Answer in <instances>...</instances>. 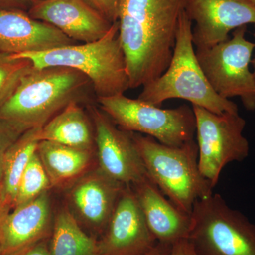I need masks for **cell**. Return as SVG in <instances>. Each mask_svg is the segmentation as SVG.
<instances>
[{"instance_id":"25","label":"cell","mask_w":255,"mask_h":255,"mask_svg":"<svg viewBox=\"0 0 255 255\" xmlns=\"http://www.w3.org/2000/svg\"><path fill=\"white\" fill-rule=\"evenodd\" d=\"M84 1L110 23L117 22L118 20L120 0H84Z\"/></svg>"},{"instance_id":"31","label":"cell","mask_w":255,"mask_h":255,"mask_svg":"<svg viewBox=\"0 0 255 255\" xmlns=\"http://www.w3.org/2000/svg\"><path fill=\"white\" fill-rule=\"evenodd\" d=\"M252 65H253V75H254L255 79V56L254 58L252 59L251 61Z\"/></svg>"},{"instance_id":"27","label":"cell","mask_w":255,"mask_h":255,"mask_svg":"<svg viewBox=\"0 0 255 255\" xmlns=\"http://www.w3.org/2000/svg\"><path fill=\"white\" fill-rule=\"evenodd\" d=\"M169 255H199L188 239H182L172 245Z\"/></svg>"},{"instance_id":"1","label":"cell","mask_w":255,"mask_h":255,"mask_svg":"<svg viewBox=\"0 0 255 255\" xmlns=\"http://www.w3.org/2000/svg\"><path fill=\"white\" fill-rule=\"evenodd\" d=\"M188 0H120L119 38L130 89L145 86L168 68L179 16Z\"/></svg>"},{"instance_id":"18","label":"cell","mask_w":255,"mask_h":255,"mask_svg":"<svg viewBox=\"0 0 255 255\" xmlns=\"http://www.w3.org/2000/svg\"><path fill=\"white\" fill-rule=\"evenodd\" d=\"M40 140L92 150L95 133L91 122L78 102H73L41 128Z\"/></svg>"},{"instance_id":"29","label":"cell","mask_w":255,"mask_h":255,"mask_svg":"<svg viewBox=\"0 0 255 255\" xmlns=\"http://www.w3.org/2000/svg\"><path fill=\"white\" fill-rule=\"evenodd\" d=\"M172 245L158 243L155 248L143 255H169L172 251Z\"/></svg>"},{"instance_id":"12","label":"cell","mask_w":255,"mask_h":255,"mask_svg":"<svg viewBox=\"0 0 255 255\" xmlns=\"http://www.w3.org/2000/svg\"><path fill=\"white\" fill-rule=\"evenodd\" d=\"M157 243L133 191L131 187H126L98 241L99 255H143Z\"/></svg>"},{"instance_id":"2","label":"cell","mask_w":255,"mask_h":255,"mask_svg":"<svg viewBox=\"0 0 255 255\" xmlns=\"http://www.w3.org/2000/svg\"><path fill=\"white\" fill-rule=\"evenodd\" d=\"M90 85V80L74 69L33 68L0 106V118L26 130L43 127L67 106L85 97Z\"/></svg>"},{"instance_id":"17","label":"cell","mask_w":255,"mask_h":255,"mask_svg":"<svg viewBox=\"0 0 255 255\" xmlns=\"http://www.w3.org/2000/svg\"><path fill=\"white\" fill-rule=\"evenodd\" d=\"M145 217L147 226L158 243L173 245L188 239L190 215L180 211L165 199L157 185L147 177L130 186Z\"/></svg>"},{"instance_id":"22","label":"cell","mask_w":255,"mask_h":255,"mask_svg":"<svg viewBox=\"0 0 255 255\" xmlns=\"http://www.w3.org/2000/svg\"><path fill=\"white\" fill-rule=\"evenodd\" d=\"M50 188L49 178L36 151L21 177L14 208L33 200Z\"/></svg>"},{"instance_id":"6","label":"cell","mask_w":255,"mask_h":255,"mask_svg":"<svg viewBox=\"0 0 255 255\" xmlns=\"http://www.w3.org/2000/svg\"><path fill=\"white\" fill-rule=\"evenodd\" d=\"M188 240L199 255H255V225L212 194L194 203Z\"/></svg>"},{"instance_id":"15","label":"cell","mask_w":255,"mask_h":255,"mask_svg":"<svg viewBox=\"0 0 255 255\" xmlns=\"http://www.w3.org/2000/svg\"><path fill=\"white\" fill-rule=\"evenodd\" d=\"M48 23L20 11L0 10V53L16 55L76 44Z\"/></svg>"},{"instance_id":"4","label":"cell","mask_w":255,"mask_h":255,"mask_svg":"<svg viewBox=\"0 0 255 255\" xmlns=\"http://www.w3.org/2000/svg\"><path fill=\"white\" fill-rule=\"evenodd\" d=\"M142 87L137 99L157 107L171 99H182L216 114L238 113L237 105L217 95L206 78L194 49L192 21L185 10L179 16L175 46L168 68Z\"/></svg>"},{"instance_id":"23","label":"cell","mask_w":255,"mask_h":255,"mask_svg":"<svg viewBox=\"0 0 255 255\" xmlns=\"http://www.w3.org/2000/svg\"><path fill=\"white\" fill-rule=\"evenodd\" d=\"M33 68L27 59H12L0 53V106L14 91L21 78Z\"/></svg>"},{"instance_id":"13","label":"cell","mask_w":255,"mask_h":255,"mask_svg":"<svg viewBox=\"0 0 255 255\" xmlns=\"http://www.w3.org/2000/svg\"><path fill=\"white\" fill-rule=\"evenodd\" d=\"M29 16L48 23L75 41L90 43L105 36L113 23L84 0H31Z\"/></svg>"},{"instance_id":"28","label":"cell","mask_w":255,"mask_h":255,"mask_svg":"<svg viewBox=\"0 0 255 255\" xmlns=\"http://www.w3.org/2000/svg\"><path fill=\"white\" fill-rule=\"evenodd\" d=\"M12 209L10 207L5 199L2 183H0V223L9 214Z\"/></svg>"},{"instance_id":"26","label":"cell","mask_w":255,"mask_h":255,"mask_svg":"<svg viewBox=\"0 0 255 255\" xmlns=\"http://www.w3.org/2000/svg\"><path fill=\"white\" fill-rule=\"evenodd\" d=\"M50 241V238L43 240L27 248H23L21 251L7 255H51Z\"/></svg>"},{"instance_id":"3","label":"cell","mask_w":255,"mask_h":255,"mask_svg":"<svg viewBox=\"0 0 255 255\" xmlns=\"http://www.w3.org/2000/svg\"><path fill=\"white\" fill-rule=\"evenodd\" d=\"M9 57L27 59L36 69L62 67L78 70L91 82L97 98L122 95L130 88L125 56L119 41L118 21L97 41Z\"/></svg>"},{"instance_id":"10","label":"cell","mask_w":255,"mask_h":255,"mask_svg":"<svg viewBox=\"0 0 255 255\" xmlns=\"http://www.w3.org/2000/svg\"><path fill=\"white\" fill-rule=\"evenodd\" d=\"M98 168L115 182L130 187L148 177L132 132L126 131L102 110L93 108Z\"/></svg>"},{"instance_id":"8","label":"cell","mask_w":255,"mask_h":255,"mask_svg":"<svg viewBox=\"0 0 255 255\" xmlns=\"http://www.w3.org/2000/svg\"><path fill=\"white\" fill-rule=\"evenodd\" d=\"M247 26L233 31L229 39L211 48L196 49L206 78L217 95L238 97L248 111L255 110V79L250 70L255 43L246 38Z\"/></svg>"},{"instance_id":"32","label":"cell","mask_w":255,"mask_h":255,"mask_svg":"<svg viewBox=\"0 0 255 255\" xmlns=\"http://www.w3.org/2000/svg\"><path fill=\"white\" fill-rule=\"evenodd\" d=\"M0 255H3L2 250H1V246H0Z\"/></svg>"},{"instance_id":"5","label":"cell","mask_w":255,"mask_h":255,"mask_svg":"<svg viewBox=\"0 0 255 255\" xmlns=\"http://www.w3.org/2000/svg\"><path fill=\"white\" fill-rule=\"evenodd\" d=\"M151 180L176 207L191 215L196 200L213 194L211 183L199 168V147L192 140L174 147L132 132Z\"/></svg>"},{"instance_id":"19","label":"cell","mask_w":255,"mask_h":255,"mask_svg":"<svg viewBox=\"0 0 255 255\" xmlns=\"http://www.w3.org/2000/svg\"><path fill=\"white\" fill-rule=\"evenodd\" d=\"M52 187H62L78 179L90 167L92 151L41 140L37 149Z\"/></svg>"},{"instance_id":"21","label":"cell","mask_w":255,"mask_h":255,"mask_svg":"<svg viewBox=\"0 0 255 255\" xmlns=\"http://www.w3.org/2000/svg\"><path fill=\"white\" fill-rule=\"evenodd\" d=\"M42 127L33 128L23 132L11 146L5 157L2 185L5 199L11 209L15 201L20 181L26 166L36 153L40 141Z\"/></svg>"},{"instance_id":"20","label":"cell","mask_w":255,"mask_h":255,"mask_svg":"<svg viewBox=\"0 0 255 255\" xmlns=\"http://www.w3.org/2000/svg\"><path fill=\"white\" fill-rule=\"evenodd\" d=\"M50 247L51 255H99L98 241L85 233L68 207L55 218Z\"/></svg>"},{"instance_id":"24","label":"cell","mask_w":255,"mask_h":255,"mask_svg":"<svg viewBox=\"0 0 255 255\" xmlns=\"http://www.w3.org/2000/svg\"><path fill=\"white\" fill-rule=\"evenodd\" d=\"M25 131L26 130L23 128L0 118V183L2 182L6 153Z\"/></svg>"},{"instance_id":"33","label":"cell","mask_w":255,"mask_h":255,"mask_svg":"<svg viewBox=\"0 0 255 255\" xmlns=\"http://www.w3.org/2000/svg\"><path fill=\"white\" fill-rule=\"evenodd\" d=\"M251 1H252V2L254 3V4H255V0H251Z\"/></svg>"},{"instance_id":"11","label":"cell","mask_w":255,"mask_h":255,"mask_svg":"<svg viewBox=\"0 0 255 255\" xmlns=\"http://www.w3.org/2000/svg\"><path fill=\"white\" fill-rule=\"evenodd\" d=\"M196 49L211 48L229 39V33L248 24L255 26V4L251 0H188Z\"/></svg>"},{"instance_id":"7","label":"cell","mask_w":255,"mask_h":255,"mask_svg":"<svg viewBox=\"0 0 255 255\" xmlns=\"http://www.w3.org/2000/svg\"><path fill=\"white\" fill-rule=\"evenodd\" d=\"M97 101L101 110L126 131L146 134L163 145L174 147L194 140L195 115L187 105L164 110L124 94L99 97Z\"/></svg>"},{"instance_id":"30","label":"cell","mask_w":255,"mask_h":255,"mask_svg":"<svg viewBox=\"0 0 255 255\" xmlns=\"http://www.w3.org/2000/svg\"><path fill=\"white\" fill-rule=\"evenodd\" d=\"M1 1L11 3H22L23 1H26V0H1Z\"/></svg>"},{"instance_id":"16","label":"cell","mask_w":255,"mask_h":255,"mask_svg":"<svg viewBox=\"0 0 255 255\" xmlns=\"http://www.w3.org/2000/svg\"><path fill=\"white\" fill-rule=\"evenodd\" d=\"M125 187L98 168L78 179L69 198L82 222L97 232L104 233Z\"/></svg>"},{"instance_id":"9","label":"cell","mask_w":255,"mask_h":255,"mask_svg":"<svg viewBox=\"0 0 255 255\" xmlns=\"http://www.w3.org/2000/svg\"><path fill=\"white\" fill-rule=\"evenodd\" d=\"M199 147V168L213 188L225 166L248 157L250 145L243 135L246 122L239 113L216 114L192 106Z\"/></svg>"},{"instance_id":"14","label":"cell","mask_w":255,"mask_h":255,"mask_svg":"<svg viewBox=\"0 0 255 255\" xmlns=\"http://www.w3.org/2000/svg\"><path fill=\"white\" fill-rule=\"evenodd\" d=\"M54 220L48 191L14 208L0 223L3 255L12 254L51 237Z\"/></svg>"}]
</instances>
